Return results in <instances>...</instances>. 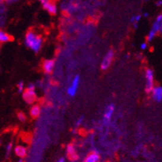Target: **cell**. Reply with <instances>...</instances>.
Wrapping results in <instances>:
<instances>
[{
  "mask_svg": "<svg viewBox=\"0 0 162 162\" xmlns=\"http://www.w3.org/2000/svg\"><path fill=\"white\" fill-rule=\"evenodd\" d=\"M42 70L43 72L47 74H50L53 72V69L55 67V61L52 59H48V60H45L42 62Z\"/></svg>",
  "mask_w": 162,
  "mask_h": 162,
  "instance_id": "8",
  "label": "cell"
},
{
  "mask_svg": "<svg viewBox=\"0 0 162 162\" xmlns=\"http://www.w3.org/2000/svg\"><path fill=\"white\" fill-rule=\"evenodd\" d=\"M5 24V17L4 15H0V27H4Z\"/></svg>",
  "mask_w": 162,
  "mask_h": 162,
  "instance_id": "20",
  "label": "cell"
},
{
  "mask_svg": "<svg viewBox=\"0 0 162 162\" xmlns=\"http://www.w3.org/2000/svg\"><path fill=\"white\" fill-rule=\"evenodd\" d=\"M24 89H25L24 82H23V81H20L19 83L18 84V91L19 93H23Z\"/></svg>",
  "mask_w": 162,
  "mask_h": 162,
  "instance_id": "19",
  "label": "cell"
},
{
  "mask_svg": "<svg viewBox=\"0 0 162 162\" xmlns=\"http://www.w3.org/2000/svg\"><path fill=\"white\" fill-rule=\"evenodd\" d=\"M12 143H9L8 146H7V148H6V150H7V155H9L10 151L12 150Z\"/></svg>",
  "mask_w": 162,
  "mask_h": 162,
  "instance_id": "22",
  "label": "cell"
},
{
  "mask_svg": "<svg viewBox=\"0 0 162 162\" xmlns=\"http://www.w3.org/2000/svg\"><path fill=\"white\" fill-rule=\"evenodd\" d=\"M107 162H109V161H107Z\"/></svg>",
  "mask_w": 162,
  "mask_h": 162,
  "instance_id": "32",
  "label": "cell"
},
{
  "mask_svg": "<svg viewBox=\"0 0 162 162\" xmlns=\"http://www.w3.org/2000/svg\"><path fill=\"white\" fill-rule=\"evenodd\" d=\"M83 120H84V116H81L80 117H79V119L77 120V122H76V127H79V126H80V124L83 123Z\"/></svg>",
  "mask_w": 162,
  "mask_h": 162,
  "instance_id": "21",
  "label": "cell"
},
{
  "mask_svg": "<svg viewBox=\"0 0 162 162\" xmlns=\"http://www.w3.org/2000/svg\"><path fill=\"white\" fill-rule=\"evenodd\" d=\"M161 0H159L158 1V3H157V5H158V6H160V5H161Z\"/></svg>",
  "mask_w": 162,
  "mask_h": 162,
  "instance_id": "27",
  "label": "cell"
},
{
  "mask_svg": "<svg viewBox=\"0 0 162 162\" xmlns=\"http://www.w3.org/2000/svg\"><path fill=\"white\" fill-rule=\"evenodd\" d=\"M23 99L26 101L27 104H34L35 101L36 100V94L35 89H31L26 88V89L23 90Z\"/></svg>",
  "mask_w": 162,
  "mask_h": 162,
  "instance_id": "5",
  "label": "cell"
},
{
  "mask_svg": "<svg viewBox=\"0 0 162 162\" xmlns=\"http://www.w3.org/2000/svg\"><path fill=\"white\" fill-rule=\"evenodd\" d=\"M114 110H115V105L113 104H108V106L106 107L104 113V121L105 123L110 122V120H111L112 117V114L114 112Z\"/></svg>",
  "mask_w": 162,
  "mask_h": 162,
  "instance_id": "9",
  "label": "cell"
},
{
  "mask_svg": "<svg viewBox=\"0 0 162 162\" xmlns=\"http://www.w3.org/2000/svg\"><path fill=\"white\" fill-rule=\"evenodd\" d=\"M141 18H142V15H140V14L132 16L131 18V22L133 23V27H135V29H136L138 27V23Z\"/></svg>",
  "mask_w": 162,
  "mask_h": 162,
  "instance_id": "16",
  "label": "cell"
},
{
  "mask_svg": "<svg viewBox=\"0 0 162 162\" xmlns=\"http://www.w3.org/2000/svg\"><path fill=\"white\" fill-rule=\"evenodd\" d=\"M152 99L157 103H161L162 100V87L161 86H154L151 90Z\"/></svg>",
  "mask_w": 162,
  "mask_h": 162,
  "instance_id": "10",
  "label": "cell"
},
{
  "mask_svg": "<svg viewBox=\"0 0 162 162\" xmlns=\"http://www.w3.org/2000/svg\"><path fill=\"white\" fill-rule=\"evenodd\" d=\"M1 143H2V140H1V138H0V145H1Z\"/></svg>",
  "mask_w": 162,
  "mask_h": 162,
  "instance_id": "30",
  "label": "cell"
},
{
  "mask_svg": "<svg viewBox=\"0 0 162 162\" xmlns=\"http://www.w3.org/2000/svg\"><path fill=\"white\" fill-rule=\"evenodd\" d=\"M80 75H75L74 77L73 80L71 82V84L69 86V88L67 89V93L69 94L70 97L74 96L76 94L78 91V88L80 85Z\"/></svg>",
  "mask_w": 162,
  "mask_h": 162,
  "instance_id": "6",
  "label": "cell"
},
{
  "mask_svg": "<svg viewBox=\"0 0 162 162\" xmlns=\"http://www.w3.org/2000/svg\"><path fill=\"white\" fill-rule=\"evenodd\" d=\"M144 17H148V13H147V12H145V13H144Z\"/></svg>",
  "mask_w": 162,
  "mask_h": 162,
  "instance_id": "29",
  "label": "cell"
},
{
  "mask_svg": "<svg viewBox=\"0 0 162 162\" xmlns=\"http://www.w3.org/2000/svg\"><path fill=\"white\" fill-rule=\"evenodd\" d=\"M42 5L43 8L48 13H50V15H55L57 13V6H56V4L53 0H48Z\"/></svg>",
  "mask_w": 162,
  "mask_h": 162,
  "instance_id": "7",
  "label": "cell"
},
{
  "mask_svg": "<svg viewBox=\"0 0 162 162\" xmlns=\"http://www.w3.org/2000/svg\"><path fill=\"white\" fill-rule=\"evenodd\" d=\"M41 114V107L37 105V104H35L31 106V109H30V115L32 118H37Z\"/></svg>",
  "mask_w": 162,
  "mask_h": 162,
  "instance_id": "13",
  "label": "cell"
},
{
  "mask_svg": "<svg viewBox=\"0 0 162 162\" xmlns=\"http://www.w3.org/2000/svg\"><path fill=\"white\" fill-rule=\"evenodd\" d=\"M58 162H65V160H64L63 158L60 159V160H59V161H58Z\"/></svg>",
  "mask_w": 162,
  "mask_h": 162,
  "instance_id": "28",
  "label": "cell"
},
{
  "mask_svg": "<svg viewBox=\"0 0 162 162\" xmlns=\"http://www.w3.org/2000/svg\"><path fill=\"white\" fill-rule=\"evenodd\" d=\"M67 156H68L69 161H77L78 159H79V156L76 154L74 147V145L72 143L69 144L68 147H67Z\"/></svg>",
  "mask_w": 162,
  "mask_h": 162,
  "instance_id": "11",
  "label": "cell"
},
{
  "mask_svg": "<svg viewBox=\"0 0 162 162\" xmlns=\"http://www.w3.org/2000/svg\"><path fill=\"white\" fill-rule=\"evenodd\" d=\"M114 58V50L110 49L106 55L103 58V61L101 62V69L102 70H107L111 66Z\"/></svg>",
  "mask_w": 162,
  "mask_h": 162,
  "instance_id": "4",
  "label": "cell"
},
{
  "mask_svg": "<svg viewBox=\"0 0 162 162\" xmlns=\"http://www.w3.org/2000/svg\"><path fill=\"white\" fill-rule=\"evenodd\" d=\"M18 117L19 121L23 122V123L27 120V116H26V114L23 112H18Z\"/></svg>",
  "mask_w": 162,
  "mask_h": 162,
  "instance_id": "18",
  "label": "cell"
},
{
  "mask_svg": "<svg viewBox=\"0 0 162 162\" xmlns=\"http://www.w3.org/2000/svg\"><path fill=\"white\" fill-rule=\"evenodd\" d=\"M19 162H23V160H20Z\"/></svg>",
  "mask_w": 162,
  "mask_h": 162,
  "instance_id": "31",
  "label": "cell"
},
{
  "mask_svg": "<svg viewBox=\"0 0 162 162\" xmlns=\"http://www.w3.org/2000/svg\"><path fill=\"white\" fill-rule=\"evenodd\" d=\"M38 1L41 3V4H43L44 3H46V1H48V0H38Z\"/></svg>",
  "mask_w": 162,
  "mask_h": 162,
  "instance_id": "26",
  "label": "cell"
},
{
  "mask_svg": "<svg viewBox=\"0 0 162 162\" xmlns=\"http://www.w3.org/2000/svg\"><path fill=\"white\" fill-rule=\"evenodd\" d=\"M146 76V92L150 93L154 88V71L150 68H147L145 72Z\"/></svg>",
  "mask_w": 162,
  "mask_h": 162,
  "instance_id": "3",
  "label": "cell"
},
{
  "mask_svg": "<svg viewBox=\"0 0 162 162\" xmlns=\"http://www.w3.org/2000/svg\"><path fill=\"white\" fill-rule=\"evenodd\" d=\"M15 154L21 158H23L27 155V149L23 146H18L15 147Z\"/></svg>",
  "mask_w": 162,
  "mask_h": 162,
  "instance_id": "15",
  "label": "cell"
},
{
  "mask_svg": "<svg viewBox=\"0 0 162 162\" xmlns=\"http://www.w3.org/2000/svg\"><path fill=\"white\" fill-rule=\"evenodd\" d=\"M24 43L27 47L34 52L37 53L39 52L43 45L42 36L38 33H36L33 30H29L27 31L25 39H24Z\"/></svg>",
  "mask_w": 162,
  "mask_h": 162,
  "instance_id": "1",
  "label": "cell"
},
{
  "mask_svg": "<svg viewBox=\"0 0 162 162\" xmlns=\"http://www.w3.org/2000/svg\"><path fill=\"white\" fill-rule=\"evenodd\" d=\"M147 47H148V44H147V42H142L141 44V48H142V50H146Z\"/></svg>",
  "mask_w": 162,
  "mask_h": 162,
  "instance_id": "24",
  "label": "cell"
},
{
  "mask_svg": "<svg viewBox=\"0 0 162 162\" xmlns=\"http://www.w3.org/2000/svg\"><path fill=\"white\" fill-rule=\"evenodd\" d=\"M7 12V4L5 2L0 3V15H4Z\"/></svg>",
  "mask_w": 162,
  "mask_h": 162,
  "instance_id": "17",
  "label": "cell"
},
{
  "mask_svg": "<svg viewBox=\"0 0 162 162\" xmlns=\"http://www.w3.org/2000/svg\"><path fill=\"white\" fill-rule=\"evenodd\" d=\"M162 30V15L161 14H159L156 18L155 23L152 25V27L150 29L149 34L147 35V41L148 42H151L153 39L156 36V35L161 32Z\"/></svg>",
  "mask_w": 162,
  "mask_h": 162,
  "instance_id": "2",
  "label": "cell"
},
{
  "mask_svg": "<svg viewBox=\"0 0 162 162\" xmlns=\"http://www.w3.org/2000/svg\"><path fill=\"white\" fill-rule=\"evenodd\" d=\"M12 40L11 35H9L8 32H6L4 30L0 29V43L9 42Z\"/></svg>",
  "mask_w": 162,
  "mask_h": 162,
  "instance_id": "12",
  "label": "cell"
},
{
  "mask_svg": "<svg viewBox=\"0 0 162 162\" xmlns=\"http://www.w3.org/2000/svg\"><path fill=\"white\" fill-rule=\"evenodd\" d=\"M99 155L96 151H92L87 155L84 162H99Z\"/></svg>",
  "mask_w": 162,
  "mask_h": 162,
  "instance_id": "14",
  "label": "cell"
},
{
  "mask_svg": "<svg viewBox=\"0 0 162 162\" xmlns=\"http://www.w3.org/2000/svg\"><path fill=\"white\" fill-rule=\"evenodd\" d=\"M18 1H20V0H5V3L8 5V4H15V3H18Z\"/></svg>",
  "mask_w": 162,
  "mask_h": 162,
  "instance_id": "23",
  "label": "cell"
},
{
  "mask_svg": "<svg viewBox=\"0 0 162 162\" xmlns=\"http://www.w3.org/2000/svg\"><path fill=\"white\" fill-rule=\"evenodd\" d=\"M27 89H35L36 88V86H35L34 84H32V83H30V84H28L27 85Z\"/></svg>",
  "mask_w": 162,
  "mask_h": 162,
  "instance_id": "25",
  "label": "cell"
}]
</instances>
